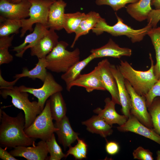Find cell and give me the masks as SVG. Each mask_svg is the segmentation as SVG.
I'll list each match as a JSON object with an SVG mask.
<instances>
[{"instance_id": "cell-19", "label": "cell", "mask_w": 160, "mask_h": 160, "mask_svg": "<svg viewBox=\"0 0 160 160\" xmlns=\"http://www.w3.org/2000/svg\"><path fill=\"white\" fill-rule=\"evenodd\" d=\"M90 52L95 58L105 57H111L120 58L123 56L130 57L132 53L131 49L121 47L111 39L104 45L99 48L92 49Z\"/></svg>"}, {"instance_id": "cell-31", "label": "cell", "mask_w": 160, "mask_h": 160, "mask_svg": "<svg viewBox=\"0 0 160 160\" xmlns=\"http://www.w3.org/2000/svg\"><path fill=\"white\" fill-rule=\"evenodd\" d=\"M150 115L153 128L156 132L160 135V97H157L153 100L148 108Z\"/></svg>"}, {"instance_id": "cell-43", "label": "cell", "mask_w": 160, "mask_h": 160, "mask_svg": "<svg viewBox=\"0 0 160 160\" xmlns=\"http://www.w3.org/2000/svg\"><path fill=\"white\" fill-rule=\"evenodd\" d=\"M151 5L156 9H160V0H151Z\"/></svg>"}, {"instance_id": "cell-11", "label": "cell", "mask_w": 160, "mask_h": 160, "mask_svg": "<svg viewBox=\"0 0 160 160\" xmlns=\"http://www.w3.org/2000/svg\"><path fill=\"white\" fill-rule=\"evenodd\" d=\"M111 65L108 60L105 59L99 62L97 67L102 84L110 93L111 100L116 104L121 105L117 84L110 70Z\"/></svg>"}, {"instance_id": "cell-20", "label": "cell", "mask_w": 160, "mask_h": 160, "mask_svg": "<svg viewBox=\"0 0 160 160\" xmlns=\"http://www.w3.org/2000/svg\"><path fill=\"white\" fill-rule=\"evenodd\" d=\"M67 3L63 0H57L50 6L47 27L49 29L59 31L63 28L65 10Z\"/></svg>"}, {"instance_id": "cell-24", "label": "cell", "mask_w": 160, "mask_h": 160, "mask_svg": "<svg viewBox=\"0 0 160 160\" xmlns=\"http://www.w3.org/2000/svg\"><path fill=\"white\" fill-rule=\"evenodd\" d=\"M101 17L99 13L91 11L86 15L75 31V35L71 48H73L76 41L81 36L88 34L97 24Z\"/></svg>"}, {"instance_id": "cell-36", "label": "cell", "mask_w": 160, "mask_h": 160, "mask_svg": "<svg viewBox=\"0 0 160 160\" xmlns=\"http://www.w3.org/2000/svg\"><path fill=\"white\" fill-rule=\"evenodd\" d=\"M134 159L140 160H153V153L149 150L139 146L132 153Z\"/></svg>"}, {"instance_id": "cell-33", "label": "cell", "mask_w": 160, "mask_h": 160, "mask_svg": "<svg viewBox=\"0 0 160 160\" xmlns=\"http://www.w3.org/2000/svg\"><path fill=\"white\" fill-rule=\"evenodd\" d=\"M78 142L73 147L71 146L65 154V158L69 155H71L76 159L81 160L86 159L87 151V145L83 139L79 138L77 139Z\"/></svg>"}, {"instance_id": "cell-8", "label": "cell", "mask_w": 160, "mask_h": 160, "mask_svg": "<svg viewBox=\"0 0 160 160\" xmlns=\"http://www.w3.org/2000/svg\"><path fill=\"white\" fill-rule=\"evenodd\" d=\"M17 87L20 91L28 92L36 97L43 110L49 97L54 93L61 92L63 90L62 86L55 81L52 75L48 72L43 85L41 87L35 88L24 85Z\"/></svg>"}, {"instance_id": "cell-10", "label": "cell", "mask_w": 160, "mask_h": 160, "mask_svg": "<svg viewBox=\"0 0 160 160\" xmlns=\"http://www.w3.org/2000/svg\"><path fill=\"white\" fill-rule=\"evenodd\" d=\"M31 4L28 0L17 3L0 0V16L6 19L21 20L29 17Z\"/></svg>"}, {"instance_id": "cell-13", "label": "cell", "mask_w": 160, "mask_h": 160, "mask_svg": "<svg viewBox=\"0 0 160 160\" xmlns=\"http://www.w3.org/2000/svg\"><path fill=\"white\" fill-rule=\"evenodd\" d=\"M9 152L14 157H23L28 160H47L49 153L46 142L42 140L31 147H15Z\"/></svg>"}, {"instance_id": "cell-7", "label": "cell", "mask_w": 160, "mask_h": 160, "mask_svg": "<svg viewBox=\"0 0 160 160\" xmlns=\"http://www.w3.org/2000/svg\"><path fill=\"white\" fill-rule=\"evenodd\" d=\"M28 0L31 4L29 18L21 20V38L24 36L27 31L31 33L33 31V26L34 24L40 23L47 27L49 8L55 1L50 0Z\"/></svg>"}, {"instance_id": "cell-26", "label": "cell", "mask_w": 160, "mask_h": 160, "mask_svg": "<svg viewBox=\"0 0 160 160\" xmlns=\"http://www.w3.org/2000/svg\"><path fill=\"white\" fill-rule=\"evenodd\" d=\"M47 67L45 57L39 58L38 62L35 67L30 70L26 68H24L21 73L16 74L14 77L19 79L24 77H28L33 79H38L43 82L48 73Z\"/></svg>"}, {"instance_id": "cell-27", "label": "cell", "mask_w": 160, "mask_h": 160, "mask_svg": "<svg viewBox=\"0 0 160 160\" xmlns=\"http://www.w3.org/2000/svg\"><path fill=\"white\" fill-rule=\"evenodd\" d=\"M50 110L53 120H60L66 116V105L61 92H58L50 97Z\"/></svg>"}, {"instance_id": "cell-29", "label": "cell", "mask_w": 160, "mask_h": 160, "mask_svg": "<svg viewBox=\"0 0 160 160\" xmlns=\"http://www.w3.org/2000/svg\"><path fill=\"white\" fill-rule=\"evenodd\" d=\"M22 26L21 20L6 19L0 16V37L17 34Z\"/></svg>"}, {"instance_id": "cell-21", "label": "cell", "mask_w": 160, "mask_h": 160, "mask_svg": "<svg viewBox=\"0 0 160 160\" xmlns=\"http://www.w3.org/2000/svg\"><path fill=\"white\" fill-rule=\"evenodd\" d=\"M48 29L47 26L41 23H36L33 31L25 37L23 43L13 47L12 51L17 52L15 55L17 57H22L25 51L34 46Z\"/></svg>"}, {"instance_id": "cell-38", "label": "cell", "mask_w": 160, "mask_h": 160, "mask_svg": "<svg viewBox=\"0 0 160 160\" xmlns=\"http://www.w3.org/2000/svg\"><path fill=\"white\" fill-rule=\"evenodd\" d=\"M8 48H0V65L8 64L12 61L13 57L9 51Z\"/></svg>"}, {"instance_id": "cell-40", "label": "cell", "mask_w": 160, "mask_h": 160, "mask_svg": "<svg viewBox=\"0 0 160 160\" xmlns=\"http://www.w3.org/2000/svg\"><path fill=\"white\" fill-rule=\"evenodd\" d=\"M14 35L0 37V48H9L12 45Z\"/></svg>"}, {"instance_id": "cell-32", "label": "cell", "mask_w": 160, "mask_h": 160, "mask_svg": "<svg viewBox=\"0 0 160 160\" xmlns=\"http://www.w3.org/2000/svg\"><path fill=\"white\" fill-rule=\"evenodd\" d=\"M46 142L50 154L47 160H60L63 158H65V154L63 153L61 147L57 143L54 133Z\"/></svg>"}, {"instance_id": "cell-12", "label": "cell", "mask_w": 160, "mask_h": 160, "mask_svg": "<svg viewBox=\"0 0 160 160\" xmlns=\"http://www.w3.org/2000/svg\"><path fill=\"white\" fill-rule=\"evenodd\" d=\"M121 132H131L150 139L160 145V135L153 129L148 127L130 114L123 124L117 127Z\"/></svg>"}, {"instance_id": "cell-34", "label": "cell", "mask_w": 160, "mask_h": 160, "mask_svg": "<svg viewBox=\"0 0 160 160\" xmlns=\"http://www.w3.org/2000/svg\"><path fill=\"white\" fill-rule=\"evenodd\" d=\"M139 0H96V4L98 6L107 5L111 7L114 11L125 7L127 4L136 2Z\"/></svg>"}, {"instance_id": "cell-42", "label": "cell", "mask_w": 160, "mask_h": 160, "mask_svg": "<svg viewBox=\"0 0 160 160\" xmlns=\"http://www.w3.org/2000/svg\"><path fill=\"white\" fill-rule=\"evenodd\" d=\"M7 148L5 149L0 147V158L3 160H17L15 157L13 156L9 152L6 150Z\"/></svg>"}, {"instance_id": "cell-17", "label": "cell", "mask_w": 160, "mask_h": 160, "mask_svg": "<svg viewBox=\"0 0 160 160\" xmlns=\"http://www.w3.org/2000/svg\"><path fill=\"white\" fill-rule=\"evenodd\" d=\"M54 125L58 129L55 132L57 135L58 140L65 150L77 140L79 134L73 129L66 116L60 120L55 121Z\"/></svg>"}, {"instance_id": "cell-15", "label": "cell", "mask_w": 160, "mask_h": 160, "mask_svg": "<svg viewBox=\"0 0 160 160\" xmlns=\"http://www.w3.org/2000/svg\"><path fill=\"white\" fill-rule=\"evenodd\" d=\"M75 86L84 87L88 92L95 90H106L101 82L97 66L90 72L81 74L66 89L70 92L71 88Z\"/></svg>"}, {"instance_id": "cell-6", "label": "cell", "mask_w": 160, "mask_h": 160, "mask_svg": "<svg viewBox=\"0 0 160 160\" xmlns=\"http://www.w3.org/2000/svg\"><path fill=\"white\" fill-rule=\"evenodd\" d=\"M50 103L49 99L47 100L41 113L29 127L25 128V132L28 137L46 141L58 129L53 122Z\"/></svg>"}, {"instance_id": "cell-37", "label": "cell", "mask_w": 160, "mask_h": 160, "mask_svg": "<svg viewBox=\"0 0 160 160\" xmlns=\"http://www.w3.org/2000/svg\"><path fill=\"white\" fill-rule=\"evenodd\" d=\"M147 20L148 23L149 24L152 28L157 27V24L160 20V9H152Z\"/></svg>"}, {"instance_id": "cell-30", "label": "cell", "mask_w": 160, "mask_h": 160, "mask_svg": "<svg viewBox=\"0 0 160 160\" xmlns=\"http://www.w3.org/2000/svg\"><path fill=\"white\" fill-rule=\"evenodd\" d=\"M85 15V13L80 12L65 13L63 26L66 32L75 33Z\"/></svg>"}, {"instance_id": "cell-46", "label": "cell", "mask_w": 160, "mask_h": 160, "mask_svg": "<svg viewBox=\"0 0 160 160\" xmlns=\"http://www.w3.org/2000/svg\"><path fill=\"white\" fill-rule=\"evenodd\" d=\"M7 0L8 1H9V0Z\"/></svg>"}, {"instance_id": "cell-44", "label": "cell", "mask_w": 160, "mask_h": 160, "mask_svg": "<svg viewBox=\"0 0 160 160\" xmlns=\"http://www.w3.org/2000/svg\"><path fill=\"white\" fill-rule=\"evenodd\" d=\"M23 0H9V2L12 3H17ZM53 1H55L57 0H50Z\"/></svg>"}, {"instance_id": "cell-1", "label": "cell", "mask_w": 160, "mask_h": 160, "mask_svg": "<svg viewBox=\"0 0 160 160\" xmlns=\"http://www.w3.org/2000/svg\"><path fill=\"white\" fill-rule=\"evenodd\" d=\"M0 119V144L2 146L14 148L35 144L36 139L28 137L25 132V119L21 112L12 117L2 111Z\"/></svg>"}, {"instance_id": "cell-25", "label": "cell", "mask_w": 160, "mask_h": 160, "mask_svg": "<svg viewBox=\"0 0 160 160\" xmlns=\"http://www.w3.org/2000/svg\"><path fill=\"white\" fill-rule=\"evenodd\" d=\"M95 59L94 56L91 53L87 57L82 60H79L63 73L61 77L66 84V89L79 76L82 70Z\"/></svg>"}, {"instance_id": "cell-45", "label": "cell", "mask_w": 160, "mask_h": 160, "mask_svg": "<svg viewBox=\"0 0 160 160\" xmlns=\"http://www.w3.org/2000/svg\"><path fill=\"white\" fill-rule=\"evenodd\" d=\"M157 157L156 159L157 160H160V151L159 150L157 151Z\"/></svg>"}, {"instance_id": "cell-23", "label": "cell", "mask_w": 160, "mask_h": 160, "mask_svg": "<svg viewBox=\"0 0 160 160\" xmlns=\"http://www.w3.org/2000/svg\"><path fill=\"white\" fill-rule=\"evenodd\" d=\"M152 9L151 0H139L136 2L130 3L126 7L127 13L139 22L147 20Z\"/></svg>"}, {"instance_id": "cell-35", "label": "cell", "mask_w": 160, "mask_h": 160, "mask_svg": "<svg viewBox=\"0 0 160 160\" xmlns=\"http://www.w3.org/2000/svg\"><path fill=\"white\" fill-rule=\"evenodd\" d=\"M160 97V79L153 86L145 96L147 107L148 108L156 97Z\"/></svg>"}, {"instance_id": "cell-16", "label": "cell", "mask_w": 160, "mask_h": 160, "mask_svg": "<svg viewBox=\"0 0 160 160\" xmlns=\"http://www.w3.org/2000/svg\"><path fill=\"white\" fill-rule=\"evenodd\" d=\"M110 68L117 83L122 112L128 119L130 115L131 101L125 85V79L120 71L118 65L111 64Z\"/></svg>"}, {"instance_id": "cell-18", "label": "cell", "mask_w": 160, "mask_h": 160, "mask_svg": "<svg viewBox=\"0 0 160 160\" xmlns=\"http://www.w3.org/2000/svg\"><path fill=\"white\" fill-rule=\"evenodd\" d=\"M104 102L103 109L98 107L93 110V112L111 126L114 124L120 126L124 124L128 119L124 115L117 113L115 108L116 103L108 97L105 98Z\"/></svg>"}, {"instance_id": "cell-2", "label": "cell", "mask_w": 160, "mask_h": 160, "mask_svg": "<svg viewBox=\"0 0 160 160\" xmlns=\"http://www.w3.org/2000/svg\"><path fill=\"white\" fill-rule=\"evenodd\" d=\"M150 68L145 71L135 69L126 61L121 60L118 67L125 79L128 81L139 95L145 96L158 80L154 73V61L151 53L149 54Z\"/></svg>"}, {"instance_id": "cell-22", "label": "cell", "mask_w": 160, "mask_h": 160, "mask_svg": "<svg viewBox=\"0 0 160 160\" xmlns=\"http://www.w3.org/2000/svg\"><path fill=\"white\" fill-rule=\"evenodd\" d=\"M81 124L86 127L89 132L98 134L103 137L110 135L113 132L112 126L107 123L97 115H94L82 121Z\"/></svg>"}, {"instance_id": "cell-3", "label": "cell", "mask_w": 160, "mask_h": 160, "mask_svg": "<svg viewBox=\"0 0 160 160\" xmlns=\"http://www.w3.org/2000/svg\"><path fill=\"white\" fill-rule=\"evenodd\" d=\"M68 45L64 41H59L46 57L47 69L56 73H64L80 60V52L78 48L72 51L66 49Z\"/></svg>"}, {"instance_id": "cell-4", "label": "cell", "mask_w": 160, "mask_h": 160, "mask_svg": "<svg viewBox=\"0 0 160 160\" xmlns=\"http://www.w3.org/2000/svg\"><path fill=\"white\" fill-rule=\"evenodd\" d=\"M0 94L5 99L8 96L11 97L13 105L23 111L25 119V128L32 123L43 110L38 101H30L28 93L20 91L17 87L1 89Z\"/></svg>"}, {"instance_id": "cell-39", "label": "cell", "mask_w": 160, "mask_h": 160, "mask_svg": "<svg viewBox=\"0 0 160 160\" xmlns=\"http://www.w3.org/2000/svg\"><path fill=\"white\" fill-rule=\"evenodd\" d=\"M105 148L107 153L111 155L117 154L119 150V146L118 143L112 141L107 142Z\"/></svg>"}, {"instance_id": "cell-14", "label": "cell", "mask_w": 160, "mask_h": 160, "mask_svg": "<svg viewBox=\"0 0 160 160\" xmlns=\"http://www.w3.org/2000/svg\"><path fill=\"white\" fill-rule=\"evenodd\" d=\"M59 37L55 31L49 29L47 32L30 48L31 55L38 59L45 58L59 42Z\"/></svg>"}, {"instance_id": "cell-41", "label": "cell", "mask_w": 160, "mask_h": 160, "mask_svg": "<svg viewBox=\"0 0 160 160\" xmlns=\"http://www.w3.org/2000/svg\"><path fill=\"white\" fill-rule=\"evenodd\" d=\"M19 79V78L15 79L13 81H8L5 80L2 77L1 71H0V89H3L9 88L14 86L16 83Z\"/></svg>"}, {"instance_id": "cell-28", "label": "cell", "mask_w": 160, "mask_h": 160, "mask_svg": "<svg viewBox=\"0 0 160 160\" xmlns=\"http://www.w3.org/2000/svg\"><path fill=\"white\" fill-rule=\"evenodd\" d=\"M153 46L156 62L154 65V72L156 79H160V27L152 28L148 32Z\"/></svg>"}, {"instance_id": "cell-5", "label": "cell", "mask_w": 160, "mask_h": 160, "mask_svg": "<svg viewBox=\"0 0 160 160\" xmlns=\"http://www.w3.org/2000/svg\"><path fill=\"white\" fill-rule=\"evenodd\" d=\"M117 20L116 23L113 25H108L105 19L101 17L95 26L92 30L93 33L99 35L104 32H107L113 36H117L124 35L130 39L133 43L142 41L148 31L152 28L148 23L142 28L133 29L124 23L123 20L116 13Z\"/></svg>"}, {"instance_id": "cell-9", "label": "cell", "mask_w": 160, "mask_h": 160, "mask_svg": "<svg viewBox=\"0 0 160 160\" xmlns=\"http://www.w3.org/2000/svg\"><path fill=\"white\" fill-rule=\"evenodd\" d=\"M124 82L131 99L130 114L145 126L153 129L151 117L147 109L145 97L138 94L127 80L125 79Z\"/></svg>"}]
</instances>
